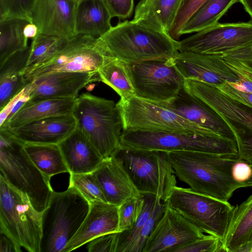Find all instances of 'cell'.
Masks as SVG:
<instances>
[{
	"label": "cell",
	"mask_w": 252,
	"mask_h": 252,
	"mask_svg": "<svg viewBox=\"0 0 252 252\" xmlns=\"http://www.w3.org/2000/svg\"><path fill=\"white\" fill-rule=\"evenodd\" d=\"M112 56L126 63L173 58L178 41L131 21L118 23L100 37Z\"/></svg>",
	"instance_id": "3"
},
{
	"label": "cell",
	"mask_w": 252,
	"mask_h": 252,
	"mask_svg": "<svg viewBox=\"0 0 252 252\" xmlns=\"http://www.w3.org/2000/svg\"><path fill=\"white\" fill-rule=\"evenodd\" d=\"M77 0H35L29 19L38 33L69 38L75 34Z\"/></svg>",
	"instance_id": "17"
},
{
	"label": "cell",
	"mask_w": 252,
	"mask_h": 252,
	"mask_svg": "<svg viewBox=\"0 0 252 252\" xmlns=\"http://www.w3.org/2000/svg\"><path fill=\"white\" fill-rule=\"evenodd\" d=\"M124 129L176 131L218 135L158 104L133 95L117 103ZM219 136V135H218Z\"/></svg>",
	"instance_id": "11"
},
{
	"label": "cell",
	"mask_w": 252,
	"mask_h": 252,
	"mask_svg": "<svg viewBox=\"0 0 252 252\" xmlns=\"http://www.w3.org/2000/svg\"><path fill=\"white\" fill-rule=\"evenodd\" d=\"M215 87L232 99L252 108V93L238 89L229 82Z\"/></svg>",
	"instance_id": "44"
},
{
	"label": "cell",
	"mask_w": 252,
	"mask_h": 252,
	"mask_svg": "<svg viewBox=\"0 0 252 252\" xmlns=\"http://www.w3.org/2000/svg\"><path fill=\"white\" fill-rule=\"evenodd\" d=\"M167 154L175 174L194 191L228 201L236 190L244 188L231 174L238 155L193 151Z\"/></svg>",
	"instance_id": "1"
},
{
	"label": "cell",
	"mask_w": 252,
	"mask_h": 252,
	"mask_svg": "<svg viewBox=\"0 0 252 252\" xmlns=\"http://www.w3.org/2000/svg\"><path fill=\"white\" fill-rule=\"evenodd\" d=\"M120 143L123 147L142 150L193 151L238 155L235 140L195 133L124 129Z\"/></svg>",
	"instance_id": "7"
},
{
	"label": "cell",
	"mask_w": 252,
	"mask_h": 252,
	"mask_svg": "<svg viewBox=\"0 0 252 252\" xmlns=\"http://www.w3.org/2000/svg\"><path fill=\"white\" fill-rule=\"evenodd\" d=\"M239 0H206L185 24L180 36L197 32L215 25L228 9Z\"/></svg>",
	"instance_id": "30"
},
{
	"label": "cell",
	"mask_w": 252,
	"mask_h": 252,
	"mask_svg": "<svg viewBox=\"0 0 252 252\" xmlns=\"http://www.w3.org/2000/svg\"><path fill=\"white\" fill-rule=\"evenodd\" d=\"M252 45V19L244 22L220 23L178 41V52L221 55Z\"/></svg>",
	"instance_id": "13"
},
{
	"label": "cell",
	"mask_w": 252,
	"mask_h": 252,
	"mask_svg": "<svg viewBox=\"0 0 252 252\" xmlns=\"http://www.w3.org/2000/svg\"><path fill=\"white\" fill-rule=\"evenodd\" d=\"M164 202V213L147 239L142 252H173L204 235L167 202Z\"/></svg>",
	"instance_id": "15"
},
{
	"label": "cell",
	"mask_w": 252,
	"mask_h": 252,
	"mask_svg": "<svg viewBox=\"0 0 252 252\" xmlns=\"http://www.w3.org/2000/svg\"><path fill=\"white\" fill-rule=\"evenodd\" d=\"M223 62L238 77L234 87L252 93V45L239 47L220 55Z\"/></svg>",
	"instance_id": "32"
},
{
	"label": "cell",
	"mask_w": 252,
	"mask_h": 252,
	"mask_svg": "<svg viewBox=\"0 0 252 252\" xmlns=\"http://www.w3.org/2000/svg\"><path fill=\"white\" fill-rule=\"evenodd\" d=\"M231 174L233 179L241 183L244 188V183L248 181L252 174V169L250 163L239 159L232 166Z\"/></svg>",
	"instance_id": "46"
},
{
	"label": "cell",
	"mask_w": 252,
	"mask_h": 252,
	"mask_svg": "<svg viewBox=\"0 0 252 252\" xmlns=\"http://www.w3.org/2000/svg\"><path fill=\"white\" fill-rule=\"evenodd\" d=\"M24 148L34 165L48 178L69 173L58 144L24 143Z\"/></svg>",
	"instance_id": "29"
},
{
	"label": "cell",
	"mask_w": 252,
	"mask_h": 252,
	"mask_svg": "<svg viewBox=\"0 0 252 252\" xmlns=\"http://www.w3.org/2000/svg\"><path fill=\"white\" fill-rule=\"evenodd\" d=\"M90 205L87 216L63 252L75 250L100 235L119 232V206L102 201Z\"/></svg>",
	"instance_id": "22"
},
{
	"label": "cell",
	"mask_w": 252,
	"mask_h": 252,
	"mask_svg": "<svg viewBox=\"0 0 252 252\" xmlns=\"http://www.w3.org/2000/svg\"><path fill=\"white\" fill-rule=\"evenodd\" d=\"M144 202L143 195L130 198L119 206V232L129 230L134 226L142 212Z\"/></svg>",
	"instance_id": "37"
},
{
	"label": "cell",
	"mask_w": 252,
	"mask_h": 252,
	"mask_svg": "<svg viewBox=\"0 0 252 252\" xmlns=\"http://www.w3.org/2000/svg\"><path fill=\"white\" fill-rule=\"evenodd\" d=\"M157 103L219 136L236 141L237 134L235 128L216 112L190 94L184 87L173 99Z\"/></svg>",
	"instance_id": "18"
},
{
	"label": "cell",
	"mask_w": 252,
	"mask_h": 252,
	"mask_svg": "<svg viewBox=\"0 0 252 252\" xmlns=\"http://www.w3.org/2000/svg\"><path fill=\"white\" fill-rule=\"evenodd\" d=\"M206 0H182L169 35L177 40L180 31L188 19Z\"/></svg>",
	"instance_id": "38"
},
{
	"label": "cell",
	"mask_w": 252,
	"mask_h": 252,
	"mask_svg": "<svg viewBox=\"0 0 252 252\" xmlns=\"http://www.w3.org/2000/svg\"><path fill=\"white\" fill-rule=\"evenodd\" d=\"M135 95L151 102H167L184 87L185 79L173 58L127 63Z\"/></svg>",
	"instance_id": "12"
},
{
	"label": "cell",
	"mask_w": 252,
	"mask_h": 252,
	"mask_svg": "<svg viewBox=\"0 0 252 252\" xmlns=\"http://www.w3.org/2000/svg\"><path fill=\"white\" fill-rule=\"evenodd\" d=\"M165 210V204L161 196H156L153 211L146 221L136 241L133 252H142L145 243L156 224L162 217Z\"/></svg>",
	"instance_id": "39"
},
{
	"label": "cell",
	"mask_w": 252,
	"mask_h": 252,
	"mask_svg": "<svg viewBox=\"0 0 252 252\" xmlns=\"http://www.w3.org/2000/svg\"><path fill=\"white\" fill-rule=\"evenodd\" d=\"M245 11L250 15L252 19V0H240Z\"/></svg>",
	"instance_id": "50"
},
{
	"label": "cell",
	"mask_w": 252,
	"mask_h": 252,
	"mask_svg": "<svg viewBox=\"0 0 252 252\" xmlns=\"http://www.w3.org/2000/svg\"><path fill=\"white\" fill-rule=\"evenodd\" d=\"M222 242L213 235L203 237L175 249L173 252H222Z\"/></svg>",
	"instance_id": "41"
},
{
	"label": "cell",
	"mask_w": 252,
	"mask_h": 252,
	"mask_svg": "<svg viewBox=\"0 0 252 252\" xmlns=\"http://www.w3.org/2000/svg\"><path fill=\"white\" fill-rule=\"evenodd\" d=\"M69 38L38 34L32 39L29 60L23 75L54 57L65 46Z\"/></svg>",
	"instance_id": "34"
},
{
	"label": "cell",
	"mask_w": 252,
	"mask_h": 252,
	"mask_svg": "<svg viewBox=\"0 0 252 252\" xmlns=\"http://www.w3.org/2000/svg\"><path fill=\"white\" fill-rule=\"evenodd\" d=\"M236 143L239 159L252 163V136L240 137Z\"/></svg>",
	"instance_id": "47"
},
{
	"label": "cell",
	"mask_w": 252,
	"mask_h": 252,
	"mask_svg": "<svg viewBox=\"0 0 252 252\" xmlns=\"http://www.w3.org/2000/svg\"><path fill=\"white\" fill-rule=\"evenodd\" d=\"M98 81V72L57 71L44 74L30 82V99L26 103L49 99H76L83 88Z\"/></svg>",
	"instance_id": "16"
},
{
	"label": "cell",
	"mask_w": 252,
	"mask_h": 252,
	"mask_svg": "<svg viewBox=\"0 0 252 252\" xmlns=\"http://www.w3.org/2000/svg\"><path fill=\"white\" fill-rule=\"evenodd\" d=\"M174 63L185 79H192L217 86L236 83L237 76L223 62L220 55L178 52Z\"/></svg>",
	"instance_id": "19"
},
{
	"label": "cell",
	"mask_w": 252,
	"mask_h": 252,
	"mask_svg": "<svg viewBox=\"0 0 252 252\" xmlns=\"http://www.w3.org/2000/svg\"><path fill=\"white\" fill-rule=\"evenodd\" d=\"M113 155L120 158L133 184L142 195L161 196L165 201L176 185L167 152L122 146Z\"/></svg>",
	"instance_id": "9"
},
{
	"label": "cell",
	"mask_w": 252,
	"mask_h": 252,
	"mask_svg": "<svg viewBox=\"0 0 252 252\" xmlns=\"http://www.w3.org/2000/svg\"><path fill=\"white\" fill-rule=\"evenodd\" d=\"M164 201L202 232L222 242L234 208L228 201L176 185L171 188Z\"/></svg>",
	"instance_id": "8"
},
{
	"label": "cell",
	"mask_w": 252,
	"mask_h": 252,
	"mask_svg": "<svg viewBox=\"0 0 252 252\" xmlns=\"http://www.w3.org/2000/svg\"><path fill=\"white\" fill-rule=\"evenodd\" d=\"M92 173L108 203L119 206L130 198L143 196L133 184L123 161L115 155L104 159Z\"/></svg>",
	"instance_id": "20"
},
{
	"label": "cell",
	"mask_w": 252,
	"mask_h": 252,
	"mask_svg": "<svg viewBox=\"0 0 252 252\" xmlns=\"http://www.w3.org/2000/svg\"><path fill=\"white\" fill-rule=\"evenodd\" d=\"M222 245L223 252H252V194L234 207Z\"/></svg>",
	"instance_id": "24"
},
{
	"label": "cell",
	"mask_w": 252,
	"mask_h": 252,
	"mask_svg": "<svg viewBox=\"0 0 252 252\" xmlns=\"http://www.w3.org/2000/svg\"><path fill=\"white\" fill-rule=\"evenodd\" d=\"M30 83L0 110V128L4 127L11 118L29 100Z\"/></svg>",
	"instance_id": "42"
},
{
	"label": "cell",
	"mask_w": 252,
	"mask_h": 252,
	"mask_svg": "<svg viewBox=\"0 0 252 252\" xmlns=\"http://www.w3.org/2000/svg\"><path fill=\"white\" fill-rule=\"evenodd\" d=\"M184 87L192 95L221 116L236 130V140L252 136V108L235 101L215 86L192 79H185Z\"/></svg>",
	"instance_id": "14"
},
{
	"label": "cell",
	"mask_w": 252,
	"mask_h": 252,
	"mask_svg": "<svg viewBox=\"0 0 252 252\" xmlns=\"http://www.w3.org/2000/svg\"></svg>",
	"instance_id": "52"
},
{
	"label": "cell",
	"mask_w": 252,
	"mask_h": 252,
	"mask_svg": "<svg viewBox=\"0 0 252 252\" xmlns=\"http://www.w3.org/2000/svg\"><path fill=\"white\" fill-rule=\"evenodd\" d=\"M0 252H20L21 247L5 234L0 233Z\"/></svg>",
	"instance_id": "48"
},
{
	"label": "cell",
	"mask_w": 252,
	"mask_h": 252,
	"mask_svg": "<svg viewBox=\"0 0 252 252\" xmlns=\"http://www.w3.org/2000/svg\"><path fill=\"white\" fill-rule=\"evenodd\" d=\"M90 203L75 188L53 191L42 212L40 252H63L90 210Z\"/></svg>",
	"instance_id": "5"
},
{
	"label": "cell",
	"mask_w": 252,
	"mask_h": 252,
	"mask_svg": "<svg viewBox=\"0 0 252 252\" xmlns=\"http://www.w3.org/2000/svg\"><path fill=\"white\" fill-rule=\"evenodd\" d=\"M113 17L126 19L133 11L134 0H105Z\"/></svg>",
	"instance_id": "45"
},
{
	"label": "cell",
	"mask_w": 252,
	"mask_h": 252,
	"mask_svg": "<svg viewBox=\"0 0 252 252\" xmlns=\"http://www.w3.org/2000/svg\"><path fill=\"white\" fill-rule=\"evenodd\" d=\"M38 33L37 27L33 23L30 22L24 29V34L27 39L34 38Z\"/></svg>",
	"instance_id": "49"
},
{
	"label": "cell",
	"mask_w": 252,
	"mask_h": 252,
	"mask_svg": "<svg viewBox=\"0 0 252 252\" xmlns=\"http://www.w3.org/2000/svg\"><path fill=\"white\" fill-rule=\"evenodd\" d=\"M118 232L106 233L88 243L89 252H116L118 245Z\"/></svg>",
	"instance_id": "43"
},
{
	"label": "cell",
	"mask_w": 252,
	"mask_h": 252,
	"mask_svg": "<svg viewBox=\"0 0 252 252\" xmlns=\"http://www.w3.org/2000/svg\"><path fill=\"white\" fill-rule=\"evenodd\" d=\"M252 169V163H250ZM252 187V174L250 179L244 183V188Z\"/></svg>",
	"instance_id": "51"
},
{
	"label": "cell",
	"mask_w": 252,
	"mask_h": 252,
	"mask_svg": "<svg viewBox=\"0 0 252 252\" xmlns=\"http://www.w3.org/2000/svg\"><path fill=\"white\" fill-rule=\"evenodd\" d=\"M35 0H0V20L14 17L29 19Z\"/></svg>",
	"instance_id": "40"
},
{
	"label": "cell",
	"mask_w": 252,
	"mask_h": 252,
	"mask_svg": "<svg viewBox=\"0 0 252 252\" xmlns=\"http://www.w3.org/2000/svg\"><path fill=\"white\" fill-rule=\"evenodd\" d=\"M58 145L69 174L93 172L104 159L78 128Z\"/></svg>",
	"instance_id": "23"
},
{
	"label": "cell",
	"mask_w": 252,
	"mask_h": 252,
	"mask_svg": "<svg viewBox=\"0 0 252 252\" xmlns=\"http://www.w3.org/2000/svg\"><path fill=\"white\" fill-rule=\"evenodd\" d=\"M115 58L101 37L75 34L54 57L35 66L23 76L30 83L36 77L57 71L98 72Z\"/></svg>",
	"instance_id": "10"
},
{
	"label": "cell",
	"mask_w": 252,
	"mask_h": 252,
	"mask_svg": "<svg viewBox=\"0 0 252 252\" xmlns=\"http://www.w3.org/2000/svg\"><path fill=\"white\" fill-rule=\"evenodd\" d=\"M77 128L72 114L49 117L6 130L24 143L59 144Z\"/></svg>",
	"instance_id": "21"
},
{
	"label": "cell",
	"mask_w": 252,
	"mask_h": 252,
	"mask_svg": "<svg viewBox=\"0 0 252 252\" xmlns=\"http://www.w3.org/2000/svg\"><path fill=\"white\" fill-rule=\"evenodd\" d=\"M182 0H141L133 22L169 35Z\"/></svg>",
	"instance_id": "26"
},
{
	"label": "cell",
	"mask_w": 252,
	"mask_h": 252,
	"mask_svg": "<svg viewBox=\"0 0 252 252\" xmlns=\"http://www.w3.org/2000/svg\"><path fill=\"white\" fill-rule=\"evenodd\" d=\"M24 143L6 129H0V175L26 194L32 205L42 212L54 191L50 178L44 175L29 157Z\"/></svg>",
	"instance_id": "4"
},
{
	"label": "cell",
	"mask_w": 252,
	"mask_h": 252,
	"mask_svg": "<svg viewBox=\"0 0 252 252\" xmlns=\"http://www.w3.org/2000/svg\"><path fill=\"white\" fill-rule=\"evenodd\" d=\"M98 74L100 81L113 89L121 99H127L135 95L126 62L114 59L104 64L98 70Z\"/></svg>",
	"instance_id": "33"
},
{
	"label": "cell",
	"mask_w": 252,
	"mask_h": 252,
	"mask_svg": "<svg viewBox=\"0 0 252 252\" xmlns=\"http://www.w3.org/2000/svg\"><path fill=\"white\" fill-rule=\"evenodd\" d=\"M72 114L77 128L103 159L120 148L123 121L113 100L84 93L76 98Z\"/></svg>",
	"instance_id": "2"
},
{
	"label": "cell",
	"mask_w": 252,
	"mask_h": 252,
	"mask_svg": "<svg viewBox=\"0 0 252 252\" xmlns=\"http://www.w3.org/2000/svg\"><path fill=\"white\" fill-rule=\"evenodd\" d=\"M42 212L0 175V232L30 252H40Z\"/></svg>",
	"instance_id": "6"
},
{
	"label": "cell",
	"mask_w": 252,
	"mask_h": 252,
	"mask_svg": "<svg viewBox=\"0 0 252 252\" xmlns=\"http://www.w3.org/2000/svg\"><path fill=\"white\" fill-rule=\"evenodd\" d=\"M112 18L105 0H78L75 34L100 37L112 28Z\"/></svg>",
	"instance_id": "25"
},
{
	"label": "cell",
	"mask_w": 252,
	"mask_h": 252,
	"mask_svg": "<svg viewBox=\"0 0 252 252\" xmlns=\"http://www.w3.org/2000/svg\"><path fill=\"white\" fill-rule=\"evenodd\" d=\"M30 22L29 19L18 17L0 20V65L14 53L28 46L24 29Z\"/></svg>",
	"instance_id": "31"
},
{
	"label": "cell",
	"mask_w": 252,
	"mask_h": 252,
	"mask_svg": "<svg viewBox=\"0 0 252 252\" xmlns=\"http://www.w3.org/2000/svg\"><path fill=\"white\" fill-rule=\"evenodd\" d=\"M144 197L145 202L142 212L134 226L129 230L118 232L116 252H133L136 241L153 211L156 200V196L152 194H144Z\"/></svg>",
	"instance_id": "35"
},
{
	"label": "cell",
	"mask_w": 252,
	"mask_h": 252,
	"mask_svg": "<svg viewBox=\"0 0 252 252\" xmlns=\"http://www.w3.org/2000/svg\"><path fill=\"white\" fill-rule=\"evenodd\" d=\"M31 46L9 56L0 65V110L28 84L23 73L29 60Z\"/></svg>",
	"instance_id": "27"
},
{
	"label": "cell",
	"mask_w": 252,
	"mask_h": 252,
	"mask_svg": "<svg viewBox=\"0 0 252 252\" xmlns=\"http://www.w3.org/2000/svg\"><path fill=\"white\" fill-rule=\"evenodd\" d=\"M69 174V186L77 189L90 204L95 201L107 202L101 189L92 172Z\"/></svg>",
	"instance_id": "36"
},
{
	"label": "cell",
	"mask_w": 252,
	"mask_h": 252,
	"mask_svg": "<svg viewBox=\"0 0 252 252\" xmlns=\"http://www.w3.org/2000/svg\"><path fill=\"white\" fill-rule=\"evenodd\" d=\"M76 99H49L26 103L0 129H7L28 122L51 116L72 114Z\"/></svg>",
	"instance_id": "28"
}]
</instances>
